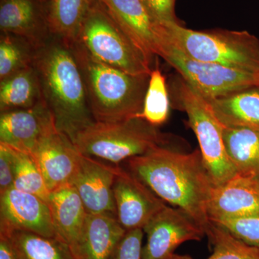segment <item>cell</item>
Returning a JSON list of instances; mask_svg holds the SVG:
<instances>
[{"mask_svg": "<svg viewBox=\"0 0 259 259\" xmlns=\"http://www.w3.org/2000/svg\"><path fill=\"white\" fill-rule=\"evenodd\" d=\"M48 204L56 234L71 247L77 257L88 214L82 199L74 186L69 183L51 191Z\"/></svg>", "mask_w": 259, "mask_h": 259, "instance_id": "obj_17", "label": "cell"}, {"mask_svg": "<svg viewBox=\"0 0 259 259\" xmlns=\"http://www.w3.org/2000/svg\"><path fill=\"white\" fill-rule=\"evenodd\" d=\"M179 106L187 113L189 125L199 145L204 165L213 183L219 186L236 176V168L228 157L223 125L218 120L208 102L184 80L177 85Z\"/></svg>", "mask_w": 259, "mask_h": 259, "instance_id": "obj_7", "label": "cell"}, {"mask_svg": "<svg viewBox=\"0 0 259 259\" xmlns=\"http://www.w3.org/2000/svg\"><path fill=\"white\" fill-rule=\"evenodd\" d=\"M118 166L81 153L70 184L77 191L88 213H110L117 216L113 185Z\"/></svg>", "mask_w": 259, "mask_h": 259, "instance_id": "obj_14", "label": "cell"}, {"mask_svg": "<svg viewBox=\"0 0 259 259\" xmlns=\"http://www.w3.org/2000/svg\"><path fill=\"white\" fill-rule=\"evenodd\" d=\"M213 252L207 259H259V248L237 238L222 227L211 223L206 233Z\"/></svg>", "mask_w": 259, "mask_h": 259, "instance_id": "obj_27", "label": "cell"}, {"mask_svg": "<svg viewBox=\"0 0 259 259\" xmlns=\"http://www.w3.org/2000/svg\"><path fill=\"white\" fill-rule=\"evenodd\" d=\"M147 236L141 259H166L182 243L206 236L203 227L183 209L166 206L145 226Z\"/></svg>", "mask_w": 259, "mask_h": 259, "instance_id": "obj_9", "label": "cell"}, {"mask_svg": "<svg viewBox=\"0 0 259 259\" xmlns=\"http://www.w3.org/2000/svg\"><path fill=\"white\" fill-rule=\"evenodd\" d=\"M212 223L222 227L241 241L259 248V216Z\"/></svg>", "mask_w": 259, "mask_h": 259, "instance_id": "obj_29", "label": "cell"}, {"mask_svg": "<svg viewBox=\"0 0 259 259\" xmlns=\"http://www.w3.org/2000/svg\"><path fill=\"white\" fill-rule=\"evenodd\" d=\"M56 129L52 114L44 101L26 109L1 112L0 143L31 153L41 140Z\"/></svg>", "mask_w": 259, "mask_h": 259, "instance_id": "obj_13", "label": "cell"}, {"mask_svg": "<svg viewBox=\"0 0 259 259\" xmlns=\"http://www.w3.org/2000/svg\"><path fill=\"white\" fill-rule=\"evenodd\" d=\"M209 221L259 216V181L237 175L213 189L208 205Z\"/></svg>", "mask_w": 259, "mask_h": 259, "instance_id": "obj_15", "label": "cell"}, {"mask_svg": "<svg viewBox=\"0 0 259 259\" xmlns=\"http://www.w3.org/2000/svg\"><path fill=\"white\" fill-rule=\"evenodd\" d=\"M126 230L110 213H88L78 248V259H111Z\"/></svg>", "mask_w": 259, "mask_h": 259, "instance_id": "obj_19", "label": "cell"}, {"mask_svg": "<svg viewBox=\"0 0 259 259\" xmlns=\"http://www.w3.org/2000/svg\"><path fill=\"white\" fill-rule=\"evenodd\" d=\"M0 259H18L10 236L0 234Z\"/></svg>", "mask_w": 259, "mask_h": 259, "instance_id": "obj_33", "label": "cell"}, {"mask_svg": "<svg viewBox=\"0 0 259 259\" xmlns=\"http://www.w3.org/2000/svg\"><path fill=\"white\" fill-rule=\"evenodd\" d=\"M76 42L102 64L134 75L152 71V66L98 0H93Z\"/></svg>", "mask_w": 259, "mask_h": 259, "instance_id": "obj_6", "label": "cell"}, {"mask_svg": "<svg viewBox=\"0 0 259 259\" xmlns=\"http://www.w3.org/2000/svg\"><path fill=\"white\" fill-rule=\"evenodd\" d=\"M207 101L225 127L259 131V88L247 89Z\"/></svg>", "mask_w": 259, "mask_h": 259, "instance_id": "obj_20", "label": "cell"}, {"mask_svg": "<svg viewBox=\"0 0 259 259\" xmlns=\"http://www.w3.org/2000/svg\"><path fill=\"white\" fill-rule=\"evenodd\" d=\"M159 57L176 70L184 81L206 100L259 88V72L192 59L171 41L167 31Z\"/></svg>", "mask_w": 259, "mask_h": 259, "instance_id": "obj_8", "label": "cell"}, {"mask_svg": "<svg viewBox=\"0 0 259 259\" xmlns=\"http://www.w3.org/2000/svg\"><path fill=\"white\" fill-rule=\"evenodd\" d=\"M169 111L170 101L166 79L159 69H153L150 74L142 111L137 117L158 127L168 120Z\"/></svg>", "mask_w": 259, "mask_h": 259, "instance_id": "obj_26", "label": "cell"}, {"mask_svg": "<svg viewBox=\"0 0 259 259\" xmlns=\"http://www.w3.org/2000/svg\"><path fill=\"white\" fill-rule=\"evenodd\" d=\"M127 163V170L158 197L188 213L207 233L211 225L207 205L215 185L199 149L186 153L167 143Z\"/></svg>", "mask_w": 259, "mask_h": 259, "instance_id": "obj_1", "label": "cell"}, {"mask_svg": "<svg viewBox=\"0 0 259 259\" xmlns=\"http://www.w3.org/2000/svg\"><path fill=\"white\" fill-rule=\"evenodd\" d=\"M18 259H78L71 247L59 237L17 231L10 236Z\"/></svg>", "mask_w": 259, "mask_h": 259, "instance_id": "obj_24", "label": "cell"}, {"mask_svg": "<svg viewBox=\"0 0 259 259\" xmlns=\"http://www.w3.org/2000/svg\"><path fill=\"white\" fill-rule=\"evenodd\" d=\"M144 236L143 229L126 231L111 259H141Z\"/></svg>", "mask_w": 259, "mask_h": 259, "instance_id": "obj_30", "label": "cell"}, {"mask_svg": "<svg viewBox=\"0 0 259 259\" xmlns=\"http://www.w3.org/2000/svg\"><path fill=\"white\" fill-rule=\"evenodd\" d=\"M14 150L0 143V194L14 187Z\"/></svg>", "mask_w": 259, "mask_h": 259, "instance_id": "obj_31", "label": "cell"}, {"mask_svg": "<svg viewBox=\"0 0 259 259\" xmlns=\"http://www.w3.org/2000/svg\"><path fill=\"white\" fill-rule=\"evenodd\" d=\"M17 231L59 237L48 202L35 194L13 187L0 194V234L10 236Z\"/></svg>", "mask_w": 259, "mask_h": 259, "instance_id": "obj_12", "label": "cell"}, {"mask_svg": "<svg viewBox=\"0 0 259 259\" xmlns=\"http://www.w3.org/2000/svg\"><path fill=\"white\" fill-rule=\"evenodd\" d=\"M171 41L196 60L259 72V40L247 31H197L180 23L165 25Z\"/></svg>", "mask_w": 259, "mask_h": 259, "instance_id": "obj_5", "label": "cell"}, {"mask_svg": "<svg viewBox=\"0 0 259 259\" xmlns=\"http://www.w3.org/2000/svg\"><path fill=\"white\" fill-rule=\"evenodd\" d=\"M44 101L34 66L0 80V111L26 109Z\"/></svg>", "mask_w": 259, "mask_h": 259, "instance_id": "obj_23", "label": "cell"}, {"mask_svg": "<svg viewBox=\"0 0 259 259\" xmlns=\"http://www.w3.org/2000/svg\"><path fill=\"white\" fill-rule=\"evenodd\" d=\"M152 66L166 34L143 0H98Z\"/></svg>", "mask_w": 259, "mask_h": 259, "instance_id": "obj_10", "label": "cell"}, {"mask_svg": "<svg viewBox=\"0 0 259 259\" xmlns=\"http://www.w3.org/2000/svg\"><path fill=\"white\" fill-rule=\"evenodd\" d=\"M95 122H115L142 111L150 75H134L100 62L79 42L71 46Z\"/></svg>", "mask_w": 259, "mask_h": 259, "instance_id": "obj_3", "label": "cell"}, {"mask_svg": "<svg viewBox=\"0 0 259 259\" xmlns=\"http://www.w3.org/2000/svg\"><path fill=\"white\" fill-rule=\"evenodd\" d=\"M1 32L27 39L40 48L51 38L47 11H42L35 0H1Z\"/></svg>", "mask_w": 259, "mask_h": 259, "instance_id": "obj_18", "label": "cell"}, {"mask_svg": "<svg viewBox=\"0 0 259 259\" xmlns=\"http://www.w3.org/2000/svg\"><path fill=\"white\" fill-rule=\"evenodd\" d=\"M166 259H193L190 255H182L177 254V253H174L173 255H170L169 257Z\"/></svg>", "mask_w": 259, "mask_h": 259, "instance_id": "obj_34", "label": "cell"}, {"mask_svg": "<svg viewBox=\"0 0 259 259\" xmlns=\"http://www.w3.org/2000/svg\"><path fill=\"white\" fill-rule=\"evenodd\" d=\"M93 0H51L47 11L51 37L71 46L78 35Z\"/></svg>", "mask_w": 259, "mask_h": 259, "instance_id": "obj_22", "label": "cell"}, {"mask_svg": "<svg viewBox=\"0 0 259 259\" xmlns=\"http://www.w3.org/2000/svg\"><path fill=\"white\" fill-rule=\"evenodd\" d=\"M153 18L162 24L180 23L175 15L176 0H143Z\"/></svg>", "mask_w": 259, "mask_h": 259, "instance_id": "obj_32", "label": "cell"}, {"mask_svg": "<svg viewBox=\"0 0 259 259\" xmlns=\"http://www.w3.org/2000/svg\"><path fill=\"white\" fill-rule=\"evenodd\" d=\"M117 218L126 231L144 229L166 202L129 170L118 166L113 185Z\"/></svg>", "mask_w": 259, "mask_h": 259, "instance_id": "obj_11", "label": "cell"}, {"mask_svg": "<svg viewBox=\"0 0 259 259\" xmlns=\"http://www.w3.org/2000/svg\"><path fill=\"white\" fill-rule=\"evenodd\" d=\"M13 150L15 161L14 188L35 194L48 202L50 191L35 158L30 153L15 148Z\"/></svg>", "mask_w": 259, "mask_h": 259, "instance_id": "obj_28", "label": "cell"}, {"mask_svg": "<svg viewBox=\"0 0 259 259\" xmlns=\"http://www.w3.org/2000/svg\"><path fill=\"white\" fill-rule=\"evenodd\" d=\"M33 66L56 129L74 141L76 135L95 120L71 46L51 37L37 49Z\"/></svg>", "mask_w": 259, "mask_h": 259, "instance_id": "obj_2", "label": "cell"}, {"mask_svg": "<svg viewBox=\"0 0 259 259\" xmlns=\"http://www.w3.org/2000/svg\"><path fill=\"white\" fill-rule=\"evenodd\" d=\"M31 155L51 192L71 182L81 153L66 135L56 129L41 140Z\"/></svg>", "mask_w": 259, "mask_h": 259, "instance_id": "obj_16", "label": "cell"}, {"mask_svg": "<svg viewBox=\"0 0 259 259\" xmlns=\"http://www.w3.org/2000/svg\"><path fill=\"white\" fill-rule=\"evenodd\" d=\"M37 48L27 39L1 32L0 80L33 66Z\"/></svg>", "mask_w": 259, "mask_h": 259, "instance_id": "obj_25", "label": "cell"}, {"mask_svg": "<svg viewBox=\"0 0 259 259\" xmlns=\"http://www.w3.org/2000/svg\"><path fill=\"white\" fill-rule=\"evenodd\" d=\"M223 140L237 174L259 181V131L223 126Z\"/></svg>", "mask_w": 259, "mask_h": 259, "instance_id": "obj_21", "label": "cell"}, {"mask_svg": "<svg viewBox=\"0 0 259 259\" xmlns=\"http://www.w3.org/2000/svg\"><path fill=\"white\" fill-rule=\"evenodd\" d=\"M80 153L118 165L144 154L171 139L141 117L115 122H95L74 138Z\"/></svg>", "mask_w": 259, "mask_h": 259, "instance_id": "obj_4", "label": "cell"}]
</instances>
